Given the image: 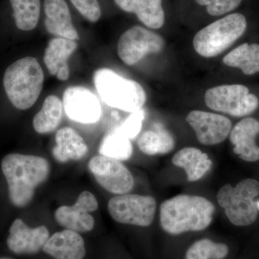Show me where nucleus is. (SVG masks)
<instances>
[{
	"label": "nucleus",
	"mask_w": 259,
	"mask_h": 259,
	"mask_svg": "<svg viewBox=\"0 0 259 259\" xmlns=\"http://www.w3.org/2000/svg\"><path fill=\"white\" fill-rule=\"evenodd\" d=\"M77 49L75 40L64 37L51 39L44 54V63L48 71L58 79L66 81L69 77V66L68 59Z\"/></svg>",
	"instance_id": "18"
},
{
	"label": "nucleus",
	"mask_w": 259,
	"mask_h": 259,
	"mask_svg": "<svg viewBox=\"0 0 259 259\" xmlns=\"http://www.w3.org/2000/svg\"><path fill=\"white\" fill-rule=\"evenodd\" d=\"M196 2L199 5L205 6L209 15L220 16L236 9L242 0H196Z\"/></svg>",
	"instance_id": "29"
},
{
	"label": "nucleus",
	"mask_w": 259,
	"mask_h": 259,
	"mask_svg": "<svg viewBox=\"0 0 259 259\" xmlns=\"http://www.w3.org/2000/svg\"><path fill=\"white\" fill-rule=\"evenodd\" d=\"M231 67L238 68L245 75L259 72V45L243 44L233 49L223 59Z\"/></svg>",
	"instance_id": "24"
},
{
	"label": "nucleus",
	"mask_w": 259,
	"mask_h": 259,
	"mask_svg": "<svg viewBox=\"0 0 259 259\" xmlns=\"http://www.w3.org/2000/svg\"><path fill=\"white\" fill-rule=\"evenodd\" d=\"M41 66L33 57L22 58L10 64L3 77L7 96L18 110L30 108L36 102L44 87Z\"/></svg>",
	"instance_id": "3"
},
{
	"label": "nucleus",
	"mask_w": 259,
	"mask_h": 259,
	"mask_svg": "<svg viewBox=\"0 0 259 259\" xmlns=\"http://www.w3.org/2000/svg\"><path fill=\"white\" fill-rule=\"evenodd\" d=\"M172 163L185 170L187 181L190 182L201 180L212 166L208 155L194 147L184 148L175 153Z\"/></svg>",
	"instance_id": "21"
},
{
	"label": "nucleus",
	"mask_w": 259,
	"mask_h": 259,
	"mask_svg": "<svg viewBox=\"0 0 259 259\" xmlns=\"http://www.w3.org/2000/svg\"><path fill=\"white\" fill-rule=\"evenodd\" d=\"M186 121L195 133L197 139L204 146L221 144L232 130V122L226 116L212 112L192 110Z\"/></svg>",
	"instance_id": "12"
},
{
	"label": "nucleus",
	"mask_w": 259,
	"mask_h": 259,
	"mask_svg": "<svg viewBox=\"0 0 259 259\" xmlns=\"http://www.w3.org/2000/svg\"><path fill=\"white\" fill-rule=\"evenodd\" d=\"M98 208L96 197L89 191L79 194L76 203L72 206H61L55 213L56 222L66 229L86 233L91 231L95 226V220L90 212Z\"/></svg>",
	"instance_id": "13"
},
{
	"label": "nucleus",
	"mask_w": 259,
	"mask_h": 259,
	"mask_svg": "<svg viewBox=\"0 0 259 259\" xmlns=\"http://www.w3.org/2000/svg\"><path fill=\"white\" fill-rule=\"evenodd\" d=\"M49 238L47 227L32 228L21 219H16L10 227L7 243L10 250L17 254H33L42 249Z\"/></svg>",
	"instance_id": "14"
},
{
	"label": "nucleus",
	"mask_w": 259,
	"mask_h": 259,
	"mask_svg": "<svg viewBox=\"0 0 259 259\" xmlns=\"http://www.w3.org/2000/svg\"><path fill=\"white\" fill-rule=\"evenodd\" d=\"M88 168L99 185L112 194H127L134 187L132 174L120 161L107 156H94Z\"/></svg>",
	"instance_id": "10"
},
{
	"label": "nucleus",
	"mask_w": 259,
	"mask_h": 259,
	"mask_svg": "<svg viewBox=\"0 0 259 259\" xmlns=\"http://www.w3.org/2000/svg\"><path fill=\"white\" fill-rule=\"evenodd\" d=\"M126 13H134L141 23L152 29H159L165 23L162 0H114Z\"/></svg>",
	"instance_id": "20"
},
{
	"label": "nucleus",
	"mask_w": 259,
	"mask_h": 259,
	"mask_svg": "<svg viewBox=\"0 0 259 259\" xmlns=\"http://www.w3.org/2000/svg\"><path fill=\"white\" fill-rule=\"evenodd\" d=\"M215 207L203 197L180 194L160 207V224L168 234L203 231L212 223Z\"/></svg>",
	"instance_id": "2"
},
{
	"label": "nucleus",
	"mask_w": 259,
	"mask_h": 259,
	"mask_svg": "<svg viewBox=\"0 0 259 259\" xmlns=\"http://www.w3.org/2000/svg\"><path fill=\"white\" fill-rule=\"evenodd\" d=\"M42 249L55 259H83L86 255L82 237L68 229L49 237Z\"/></svg>",
	"instance_id": "17"
},
{
	"label": "nucleus",
	"mask_w": 259,
	"mask_h": 259,
	"mask_svg": "<svg viewBox=\"0 0 259 259\" xmlns=\"http://www.w3.org/2000/svg\"><path fill=\"white\" fill-rule=\"evenodd\" d=\"M0 259H12V258H0Z\"/></svg>",
	"instance_id": "32"
},
{
	"label": "nucleus",
	"mask_w": 259,
	"mask_h": 259,
	"mask_svg": "<svg viewBox=\"0 0 259 259\" xmlns=\"http://www.w3.org/2000/svg\"><path fill=\"white\" fill-rule=\"evenodd\" d=\"M15 25L20 30L30 31L36 28L40 15V0H10Z\"/></svg>",
	"instance_id": "26"
},
{
	"label": "nucleus",
	"mask_w": 259,
	"mask_h": 259,
	"mask_svg": "<svg viewBox=\"0 0 259 259\" xmlns=\"http://www.w3.org/2000/svg\"><path fill=\"white\" fill-rule=\"evenodd\" d=\"M229 252L228 245L208 238L194 242L186 253L185 259H223Z\"/></svg>",
	"instance_id": "27"
},
{
	"label": "nucleus",
	"mask_w": 259,
	"mask_h": 259,
	"mask_svg": "<svg viewBox=\"0 0 259 259\" xmlns=\"http://www.w3.org/2000/svg\"><path fill=\"white\" fill-rule=\"evenodd\" d=\"M259 134V121L247 117L238 122L230 133V141L234 146L233 152L243 161L259 160V147L255 143Z\"/></svg>",
	"instance_id": "15"
},
{
	"label": "nucleus",
	"mask_w": 259,
	"mask_h": 259,
	"mask_svg": "<svg viewBox=\"0 0 259 259\" xmlns=\"http://www.w3.org/2000/svg\"><path fill=\"white\" fill-rule=\"evenodd\" d=\"M63 107L66 115L75 122L91 124L100 120L102 107L96 95L83 87H71L63 95Z\"/></svg>",
	"instance_id": "11"
},
{
	"label": "nucleus",
	"mask_w": 259,
	"mask_h": 259,
	"mask_svg": "<svg viewBox=\"0 0 259 259\" xmlns=\"http://www.w3.org/2000/svg\"><path fill=\"white\" fill-rule=\"evenodd\" d=\"M83 18L96 23L101 18L102 12L98 0H70Z\"/></svg>",
	"instance_id": "30"
},
{
	"label": "nucleus",
	"mask_w": 259,
	"mask_h": 259,
	"mask_svg": "<svg viewBox=\"0 0 259 259\" xmlns=\"http://www.w3.org/2000/svg\"><path fill=\"white\" fill-rule=\"evenodd\" d=\"M145 118L144 109L132 112L131 115L120 126L116 127L121 134L130 140L134 139L141 132Z\"/></svg>",
	"instance_id": "28"
},
{
	"label": "nucleus",
	"mask_w": 259,
	"mask_h": 259,
	"mask_svg": "<svg viewBox=\"0 0 259 259\" xmlns=\"http://www.w3.org/2000/svg\"><path fill=\"white\" fill-rule=\"evenodd\" d=\"M165 47L163 37L144 27H132L122 33L117 44V54L127 66H134L148 54L161 52Z\"/></svg>",
	"instance_id": "9"
},
{
	"label": "nucleus",
	"mask_w": 259,
	"mask_h": 259,
	"mask_svg": "<svg viewBox=\"0 0 259 259\" xmlns=\"http://www.w3.org/2000/svg\"><path fill=\"white\" fill-rule=\"evenodd\" d=\"M259 195V182L245 179L237 184L223 186L217 194L218 204L224 209L228 219L236 226H248L255 222L258 210L254 199Z\"/></svg>",
	"instance_id": "6"
},
{
	"label": "nucleus",
	"mask_w": 259,
	"mask_h": 259,
	"mask_svg": "<svg viewBox=\"0 0 259 259\" xmlns=\"http://www.w3.org/2000/svg\"><path fill=\"white\" fill-rule=\"evenodd\" d=\"M206 105L214 111L233 117L253 113L259 105L258 97L242 84H226L209 89L204 95Z\"/></svg>",
	"instance_id": "7"
},
{
	"label": "nucleus",
	"mask_w": 259,
	"mask_h": 259,
	"mask_svg": "<svg viewBox=\"0 0 259 259\" xmlns=\"http://www.w3.org/2000/svg\"><path fill=\"white\" fill-rule=\"evenodd\" d=\"M156 207V200L151 196L125 194L112 197L107 209L116 222L148 227L153 222Z\"/></svg>",
	"instance_id": "8"
},
{
	"label": "nucleus",
	"mask_w": 259,
	"mask_h": 259,
	"mask_svg": "<svg viewBox=\"0 0 259 259\" xmlns=\"http://www.w3.org/2000/svg\"><path fill=\"white\" fill-rule=\"evenodd\" d=\"M99 152L102 156L126 161L132 156L134 148L131 140L115 129L102 139Z\"/></svg>",
	"instance_id": "25"
},
{
	"label": "nucleus",
	"mask_w": 259,
	"mask_h": 259,
	"mask_svg": "<svg viewBox=\"0 0 259 259\" xmlns=\"http://www.w3.org/2000/svg\"><path fill=\"white\" fill-rule=\"evenodd\" d=\"M138 146L148 156L167 154L175 149V139L163 124L156 122L140 136Z\"/></svg>",
	"instance_id": "22"
},
{
	"label": "nucleus",
	"mask_w": 259,
	"mask_h": 259,
	"mask_svg": "<svg viewBox=\"0 0 259 259\" xmlns=\"http://www.w3.org/2000/svg\"><path fill=\"white\" fill-rule=\"evenodd\" d=\"M55 141L53 156L60 163L79 161L88 152V146L84 140L71 127H65L59 130L56 134Z\"/></svg>",
	"instance_id": "19"
},
{
	"label": "nucleus",
	"mask_w": 259,
	"mask_h": 259,
	"mask_svg": "<svg viewBox=\"0 0 259 259\" xmlns=\"http://www.w3.org/2000/svg\"><path fill=\"white\" fill-rule=\"evenodd\" d=\"M255 206H256L257 209H258V210H259V201L255 202Z\"/></svg>",
	"instance_id": "31"
},
{
	"label": "nucleus",
	"mask_w": 259,
	"mask_h": 259,
	"mask_svg": "<svg viewBox=\"0 0 259 259\" xmlns=\"http://www.w3.org/2000/svg\"><path fill=\"white\" fill-rule=\"evenodd\" d=\"M1 167L8 182L10 201L19 207L31 202L35 189L47 180L51 170L46 158L20 153L5 156Z\"/></svg>",
	"instance_id": "1"
},
{
	"label": "nucleus",
	"mask_w": 259,
	"mask_h": 259,
	"mask_svg": "<svg viewBox=\"0 0 259 259\" xmlns=\"http://www.w3.org/2000/svg\"><path fill=\"white\" fill-rule=\"evenodd\" d=\"M93 79L97 93L109 106L132 113L146 103V92L139 83L125 79L111 69L97 70Z\"/></svg>",
	"instance_id": "4"
},
{
	"label": "nucleus",
	"mask_w": 259,
	"mask_h": 259,
	"mask_svg": "<svg viewBox=\"0 0 259 259\" xmlns=\"http://www.w3.org/2000/svg\"><path fill=\"white\" fill-rule=\"evenodd\" d=\"M44 25L49 33L72 40L79 35L72 23L71 13L65 0H45Z\"/></svg>",
	"instance_id": "16"
},
{
	"label": "nucleus",
	"mask_w": 259,
	"mask_h": 259,
	"mask_svg": "<svg viewBox=\"0 0 259 259\" xmlns=\"http://www.w3.org/2000/svg\"><path fill=\"white\" fill-rule=\"evenodd\" d=\"M246 27L244 15L240 13L227 15L204 27L194 35V50L202 57H215L236 42L244 33Z\"/></svg>",
	"instance_id": "5"
},
{
	"label": "nucleus",
	"mask_w": 259,
	"mask_h": 259,
	"mask_svg": "<svg viewBox=\"0 0 259 259\" xmlns=\"http://www.w3.org/2000/svg\"><path fill=\"white\" fill-rule=\"evenodd\" d=\"M63 114V103L55 95L47 97L41 110L32 120L34 129L39 134L54 132L60 124Z\"/></svg>",
	"instance_id": "23"
}]
</instances>
